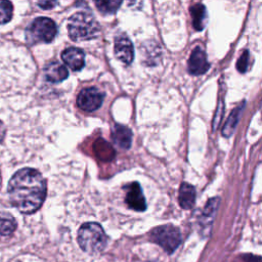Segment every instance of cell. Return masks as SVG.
<instances>
[{"label": "cell", "instance_id": "obj_5", "mask_svg": "<svg viewBox=\"0 0 262 262\" xmlns=\"http://www.w3.org/2000/svg\"><path fill=\"white\" fill-rule=\"evenodd\" d=\"M149 238L161 246L168 254H172L181 242V233L176 226L166 224L154 228L150 231Z\"/></svg>", "mask_w": 262, "mask_h": 262}, {"label": "cell", "instance_id": "obj_7", "mask_svg": "<svg viewBox=\"0 0 262 262\" xmlns=\"http://www.w3.org/2000/svg\"><path fill=\"white\" fill-rule=\"evenodd\" d=\"M114 52L116 57L125 64H130L134 59V47L126 35L116 37Z\"/></svg>", "mask_w": 262, "mask_h": 262}, {"label": "cell", "instance_id": "obj_3", "mask_svg": "<svg viewBox=\"0 0 262 262\" xmlns=\"http://www.w3.org/2000/svg\"><path fill=\"white\" fill-rule=\"evenodd\" d=\"M77 239L80 248L88 254H98L106 245L104 230L101 225L96 222L82 224L78 230Z\"/></svg>", "mask_w": 262, "mask_h": 262}, {"label": "cell", "instance_id": "obj_22", "mask_svg": "<svg viewBox=\"0 0 262 262\" xmlns=\"http://www.w3.org/2000/svg\"><path fill=\"white\" fill-rule=\"evenodd\" d=\"M128 1V6L134 9H138L142 5V0H127Z\"/></svg>", "mask_w": 262, "mask_h": 262}, {"label": "cell", "instance_id": "obj_10", "mask_svg": "<svg viewBox=\"0 0 262 262\" xmlns=\"http://www.w3.org/2000/svg\"><path fill=\"white\" fill-rule=\"evenodd\" d=\"M61 59L73 71H80L85 64V54L77 47L66 48L61 53Z\"/></svg>", "mask_w": 262, "mask_h": 262}, {"label": "cell", "instance_id": "obj_15", "mask_svg": "<svg viewBox=\"0 0 262 262\" xmlns=\"http://www.w3.org/2000/svg\"><path fill=\"white\" fill-rule=\"evenodd\" d=\"M93 150L96 157L101 161H111L115 157L113 146L102 138H98L93 144Z\"/></svg>", "mask_w": 262, "mask_h": 262}, {"label": "cell", "instance_id": "obj_24", "mask_svg": "<svg viewBox=\"0 0 262 262\" xmlns=\"http://www.w3.org/2000/svg\"><path fill=\"white\" fill-rule=\"evenodd\" d=\"M245 262H260V258L255 256H247Z\"/></svg>", "mask_w": 262, "mask_h": 262}, {"label": "cell", "instance_id": "obj_20", "mask_svg": "<svg viewBox=\"0 0 262 262\" xmlns=\"http://www.w3.org/2000/svg\"><path fill=\"white\" fill-rule=\"evenodd\" d=\"M249 63H250V54H249V51L246 50L243 52L241 57L237 59V62H236L237 71L239 73H246L248 70Z\"/></svg>", "mask_w": 262, "mask_h": 262}, {"label": "cell", "instance_id": "obj_23", "mask_svg": "<svg viewBox=\"0 0 262 262\" xmlns=\"http://www.w3.org/2000/svg\"><path fill=\"white\" fill-rule=\"evenodd\" d=\"M4 135H5V127H4L3 122L0 120V142L3 140Z\"/></svg>", "mask_w": 262, "mask_h": 262}, {"label": "cell", "instance_id": "obj_6", "mask_svg": "<svg viewBox=\"0 0 262 262\" xmlns=\"http://www.w3.org/2000/svg\"><path fill=\"white\" fill-rule=\"evenodd\" d=\"M104 94L96 87L84 88L77 97L78 106L85 112H94L102 104Z\"/></svg>", "mask_w": 262, "mask_h": 262}, {"label": "cell", "instance_id": "obj_1", "mask_svg": "<svg viewBox=\"0 0 262 262\" xmlns=\"http://www.w3.org/2000/svg\"><path fill=\"white\" fill-rule=\"evenodd\" d=\"M8 195L12 206L20 213L32 214L45 200L46 181L36 169H20L8 182Z\"/></svg>", "mask_w": 262, "mask_h": 262}, {"label": "cell", "instance_id": "obj_2", "mask_svg": "<svg viewBox=\"0 0 262 262\" xmlns=\"http://www.w3.org/2000/svg\"><path fill=\"white\" fill-rule=\"evenodd\" d=\"M68 29L70 38L75 42L94 39L99 33V25L89 12L73 14L69 19Z\"/></svg>", "mask_w": 262, "mask_h": 262}, {"label": "cell", "instance_id": "obj_19", "mask_svg": "<svg viewBox=\"0 0 262 262\" xmlns=\"http://www.w3.org/2000/svg\"><path fill=\"white\" fill-rule=\"evenodd\" d=\"M13 6L9 0H0V25L7 24L12 18Z\"/></svg>", "mask_w": 262, "mask_h": 262}, {"label": "cell", "instance_id": "obj_8", "mask_svg": "<svg viewBox=\"0 0 262 262\" xmlns=\"http://www.w3.org/2000/svg\"><path fill=\"white\" fill-rule=\"evenodd\" d=\"M209 62L207 59L206 52L203 50L202 47L196 46L188 59V71L191 75H203L209 70Z\"/></svg>", "mask_w": 262, "mask_h": 262}, {"label": "cell", "instance_id": "obj_13", "mask_svg": "<svg viewBox=\"0 0 262 262\" xmlns=\"http://www.w3.org/2000/svg\"><path fill=\"white\" fill-rule=\"evenodd\" d=\"M179 204L183 209H190L193 207L195 202V189L194 187L187 183L183 182L179 188Z\"/></svg>", "mask_w": 262, "mask_h": 262}, {"label": "cell", "instance_id": "obj_14", "mask_svg": "<svg viewBox=\"0 0 262 262\" xmlns=\"http://www.w3.org/2000/svg\"><path fill=\"white\" fill-rule=\"evenodd\" d=\"M190 14H191V18H192L193 28L196 31H202L206 27L207 20H208V14H207L206 7L201 3L193 4L190 7Z\"/></svg>", "mask_w": 262, "mask_h": 262}, {"label": "cell", "instance_id": "obj_18", "mask_svg": "<svg viewBox=\"0 0 262 262\" xmlns=\"http://www.w3.org/2000/svg\"><path fill=\"white\" fill-rule=\"evenodd\" d=\"M16 222L11 216L0 217V236H9L15 229Z\"/></svg>", "mask_w": 262, "mask_h": 262}, {"label": "cell", "instance_id": "obj_9", "mask_svg": "<svg viewBox=\"0 0 262 262\" xmlns=\"http://www.w3.org/2000/svg\"><path fill=\"white\" fill-rule=\"evenodd\" d=\"M126 203L128 204L129 208L137 212H142L146 209V203L143 192L137 182H133L129 185L126 194Z\"/></svg>", "mask_w": 262, "mask_h": 262}, {"label": "cell", "instance_id": "obj_17", "mask_svg": "<svg viewBox=\"0 0 262 262\" xmlns=\"http://www.w3.org/2000/svg\"><path fill=\"white\" fill-rule=\"evenodd\" d=\"M96 8L102 13H114L119 9L122 0H93Z\"/></svg>", "mask_w": 262, "mask_h": 262}, {"label": "cell", "instance_id": "obj_11", "mask_svg": "<svg viewBox=\"0 0 262 262\" xmlns=\"http://www.w3.org/2000/svg\"><path fill=\"white\" fill-rule=\"evenodd\" d=\"M112 139L120 148L128 149L131 145L132 132L128 127L116 124L112 129Z\"/></svg>", "mask_w": 262, "mask_h": 262}, {"label": "cell", "instance_id": "obj_4", "mask_svg": "<svg viewBox=\"0 0 262 262\" xmlns=\"http://www.w3.org/2000/svg\"><path fill=\"white\" fill-rule=\"evenodd\" d=\"M57 28L55 23L48 17H38L27 30V38L31 44L43 42L49 43L56 36Z\"/></svg>", "mask_w": 262, "mask_h": 262}, {"label": "cell", "instance_id": "obj_21", "mask_svg": "<svg viewBox=\"0 0 262 262\" xmlns=\"http://www.w3.org/2000/svg\"><path fill=\"white\" fill-rule=\"evenodd\" d=\"M38 5L43 9H50L56 4V0H36Z\"/></svg>", "mask_w": 262, "mask_h": 262}, {"label": "cell", "instance_id": "obj_16", "mask_svg": "<svg viewBox=\"0 0 262 262\" xmlns=\"http://www.w3.org/2000/svg\"><path fill=\"white\" fill-rule=\"evenodd\" d=\"M243 106H244V103L241 104L238 107L234 108L232 111V113L230 114V116H229L228 120L226 121V123L224 125V128L222 130V133H223L224 136H230L233 133V131L235 129V126H236V124L238 122V118H239V116L242 114Z\"/></svg>", "mask_w": 262, "mask_h": 262}, {"label": "cell", "instance_id": "obj_12", "mask_svg": "<svg viewBox=\"0 0 262 262\" xmlns=\"http://www.w3.org/2000/svg\"><path fill=\"white\" fill-rule=\"evenodd\" d=\"M44 74L47 81L52 83H59L67 79L69 72L67 68L58 61H52L44 68Z\"/></svg>", "mask_w": 262, "mask_h": 262}]
</instances>
